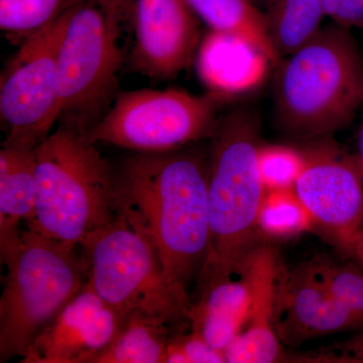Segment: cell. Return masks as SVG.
Listing matches in <instances>:
<instances>
[{"instance_id": "obj_20", "label": "cell", "mask_w": 363, "mask_h": 363, "mask_svg": "<svg viewBox=\"0 0 363 363\" xmlns=\"http://www.w3.org/2000/svg\"><path fill=\"white\" fill-rule=\"evenodd\" d=\"M264 16L274 50L283 59L307 44L325 16L321 0H267Z\"/></svg>"}, {"instance_id": "obj_10", "label": "cell", "mask_w": 363, "mask_h": 363, "mask_svg": "<svg viewBox=\"0 0 363 363\" xmlns=\"http://www.w3.org/2000/svg\"><path fill=\"white\" fill-rule=\"evenodd\" d=\"M294 192L313 220L334 233L341 247L363 226V172L358 157L335 150L306 155Z\"/></svg>"}, {"instance_id": "obj_24", "label": "cell", "mask_w": 363, "mask_h": 363, "mask_svg": "<svg viewBox=\"0 0 363 363\" xmlns=\"http://www.w3.org/2000/svg\"><path fill=\"white\" fill-rule=\"evenodd\" d=\"M306 164V155L285 145H264L259 150V169L267 191L294 190Z\"/></svg>"}, {"instance_id": "obj_8", "label": "cell", "mask_w": 363, "mask_h": 363, "mask_svg": "<svg viewBox=\"0 0 363 363\" xmlns=\"http://www.w3.org/2000/svg\"><path fill=\"white\" fill-rule=\"evenodd\" d=\"M220 95L203 96L179 89L121 91L111 108L85 131L90 143L136 152H169L211 138Z\"/></svg>"}, {"instance_id": "obj_12", "label": "cell", "mask_w": 363, "mask_h": 363, "mask_svg": "<svg viewBox=\"0 0 363 363\" xmlns=\"http://www.w3.org/2000/svg\"><path fill=\"white\" fill-rule=\"evenodd\" d=\"M124 319L84 285L40 332L21 362L93 363L116 337Z\"/></svg>"}, {"instance_id": "obj_13", "label": "cell", "mask_w": 363, "mask_h": 363, "mask_svg": "<svg viewBox=\"0 0 363 363\" xmlns=\"http://www.w3.org/2000/svg\"><path fill=\"white\" fill-rule=\"evenodd\" d=\"M279 253L269 245H257L238 269L252 292L247 324L227 346L229 363H269L283 358L281 341L274 329L279 279L283 274Z\"/></svg>"}, {"instance_id": "obj_6", "label": "cell", "mask_w": 363, "mask_h": 363, "mask_svg": "<svg viewBox=\"0 0 363 363\" xmlns=\"http://www.w3.org/2000/svg\"><path fill=\"white\" fill-rule=\"evenodd\" d=\"M135 0H77L69 9L59 51L62 114L87 131L105 116L118 93L123 40L133 23Z\"/></svg>"}, {"instance_id": "obj_22", "label": "cell", "mask_w": 363, "mask_h": 363, "mask_svg": "<svg viewBox=\"0 0 363 363\" xmlns=\"http://www.w3.org/2000/svg\"><path fill=\"white\" fill-rule=\"evenodd\" d=\"M311 215L294 190L267 191L260 206L259 233L272 238H286L311 228Z\"/></svg>"}, {"instance_id": "obj_18", "label": "cell", "mask_w": 363, "mask_h": 363, "mask_svg": "<svg viewBox=\"0 0 363 363\" xmlns=\"http://www.w3.org/2000/svg\"><path fill=\"white\" fill-rule=\"evenodd\" d=\"M169 324L145 315L125 317L116 337L93 363H164Z\"/></svg>"}, {"instance_id": "obj_17", "label": "cell", "mask_w": 363, "mask_h": 363, "mask_svg": "<svg viewBox=\"0 0 363 363\" xmlns=\"http://www.w3.org/2000/svg\"><path fill=\"white\" fill-rule=\"evenodd\" d=\"M35 150L2 147L0 150V240L20 233V222L28 223L35 216Z\"/></svg>"}, {"instance_id": "obj_1", "label": "cell", "mask_w": 363, "mask_h": 363, "mask_svg": "<svg viewBox=\"0 0 363 363\" xmlns=\"http://www.w3.org/2000/svg\"><path fill=\"white\" fill-rule=\"evenodd\" d=\"M208 180V162L180 150L136 152L117 177L118 212L147 234L167 276L185 293L209 252Z\"/></svg>"}, {"instance_id": "obj_2", "label": "cell", "mask_w": 363, "mask_h": 363, "mask_svg": "<svg viewBox=\"0 0 363 363\" xmlns=\"http://www.w3.org/2000/svg\"><path fill=\"white\" fill-rule=\"evenodd\" d=\"M277 67L274 112L290 135H330L362 109L363 55L350 28L332 21Z\"/></svg>"}, {"instance_id": "obj_7", "label": "cell", "mask_w": 363, "mask_h": 363, "mask_svg": "<svg viewBox=\"0 0 363 363\" xmlns=\"http://www.w3.org/2000/svg\"><path fill=\"white\" fill-rule=\"evenodd\" d=\"M79 247L87 262L85 285L124 318L145 315L169 323L188 319V294L167 276L147 234L121 212Z\"/></svg>"}, {"instance_id": "obj_26", "label": "cell", "mask_w": 363, "mask_h": 363, "mask_svg": "<svg viewBox=\"0 0 363 363\" xmlns=\"http://www.w3.org/2000/svg\"><path fill=\"white\" fill-rule=\"evenodd\" d=\"M325 14L333 23L363 30V0H321Z\"/></svg>"}, {"instance_id": "obj_5", "label": "cell", "mask_w": 363, "mask_h": 363, "mask_svg": "<svg viewBox=\"0 0 363 363\" xmlns=\"http://www.w3.org/2000/svg\"><path fill=\"white\" fill-rule=\"evenodd\" d=\"M76 247L26 229L0 240L6 267L0 298V362L26 351L87 281V262Z\"/></svg>"}, {"instance_id": "obj_27", "label": "cell", "mask_w": 363, "mask_h": 363, "mask_svg": "<svg viewBox=\"0 0 363 363\" xmlns=\"http://www.w3.org/2000/svg\"><path fill=\"white\" fill-rule=\"evenodd\" d=\"M342 247L363 269V226L358 229L357 233H353L350 240L344 243Z\"/></svg>"}, {"instance_id": "obj_16", "label": "cell", "mask_w": 363, "mask_h": 363, "mask_svg": "<svg viewBox=\"0 0 363 363\" xmlns=\"http://www.w3.org/2000/svg\"><path fill=\"white\" fill-rule=\"evenodd\" d=\"M238 274V279L233 276L200 284L201 297L189 306L192 331L223 353L247 324L252 303L250 284Z\"/></svg>"}, {"instance_id": "obj_19", "label": "cell", "mask_w": 363, "mask_h": 363, "mask_svg": "<svg viewBox=\"0 0 363 363\" xmlns=\"http://www.w3.org/2000/svg\"><path fill=\"white\" fill-rule=\"evenodd\" d=\"M210 30L245 38L264 52L272 65L281 58L267 33L264 13L250 0H186Z\"/></svg>"}, {"instance_id": "obj_23", "label": "cell", "mask_w": 363, "mask_h": 363, "mask_svg": "<svg viewBox=\"0 0 363 363\" xmlns=\"http://www.w3.org/2000/svg\"><path fill=\"white\" fill-rule=\"evenodd\" d=\"M315 278L324 286L336 302L363 322V269L359 266L344 264L317 257L306 262Z\"/></svg>"}, {"instance_id": "obj_4", "label": "cell", "mask_w": 363, "mask_h": 363, "mask_svg": "<svg viewBox=\"0 0 363 363\" xmlns=\"http://www.w3.org/2000/svg\"><path fill=\"white\" fill-rule=\"evenodd\" d=\"M35 156L37 205L28 229L77 247L116 218L117 178L84 130L60 123Z\"/></svg>"}, {"instance_id": "obj_21", "label": "cell", "mask_w": 363, "mask_h": 363, "mask_svg": "<svg viewBox=\"0 0 363 363\" xmlns=\"http://www.w3.org/2000/svg\"><path fill=\"white\" fill-rule=\"evenodd\" d=\"M77 0H0V28L11 44L21 45L54 23Z\"/></svg>"}, {"instance_id": "obj_15", "label": "cell", "mask_w": 363, "mask_h": 363, "mask_svg": "<svg viewBox=\"0 0 363 363\" xmlns=\"http://www.w3.org/2000/svg\"><path fill=\"white\" fill-rule=\"evenodd\" d=\"M271 64L259 48L233 33L210 30L196 52L198 75L211 92L240 94L260 84Z\"/></svg>"}, {"instance_id": "obj_28", "label": "cell", "mask_w": 363, "mask_h": 363, "mask_svg": "<svg viewBox=\"0 0 363 363\" xmlns=\"http://www.w3.org/2000/svg\"><path fill=\"white\" fill-rule=\"evenodd\" d=\"M358 159L362 164L363 172V107L362 114V121H360L359 130H358Z\"/></svg>"}, {"instance_id": "obj_3", "label": "cell", "mask_w": 363, "mask_h": 363, "mask_svg": "<svg viewBox=\"0 0 363 363\" xmlns=\"http://www.w3.org/2000/svg\"><path fill=\"white\" fill-rule=\"evenodd\" d=\"M208 162L210 247L199 284L236 276L259 245L257 218L267 190L259 169L260 123L240 109L219 118Z\"/></svg>"}, {"instance_id": "obj_25", "label": "cell", "mask_w": 363, "mask_h": 363, "mask_svg": "<svg viewBox=\"0 0 363 363\" xmlns=\"http://www.w3.org/2000/svg\"><path fill=\"white\" fill-rule=\"evenodd\" d=\"M225 355L215 350L202 336L191 331L169 339L164 363H222Z\"/></svg>"}, {"instance_id": "obj_14", "label": "cell", "mask_w": 363, "mask_h": 363, "mask_svg": "<svg viewBox=\"0 0 363 363\" xmlns=\"http://www.w3.org/2000/svg\"><path fill=\"white\" fill-rule=\"evenodd\" d=\"M363 322L339 304L306 264L279 279L274 329L281 342L298 344L362 327Z\"/></svg>"}, {"instance_id": "obj_11", "label": "cell", "mask_w": 363, "mask_h": 363, "mask_svg": "<svg viewBox=\"0 0 363 363\" xmlns=\"http://www.w3.org/2000/svg\"><path fill=\"white\" fill-rule=\"evenodd\" d=\"M200 18L186 0H135L131 66L152 79H171L194 59Z\"/></svg>"}, {"instance_id": "obj_9", "label": "cell", "mask_w": 363, "mask_h": 363, "mask_svg": "<svg viewBox=\"0 0 363 363\" xmlns=\"http://www.w3.org/2000/svg\"><path fill=\"white\" fill-rule=\"evenodd\" d=\"M69 9L18 45L2 71L0 119L6 133L2 147L35 150L61 118L58 59Z\"/></svg>"}]
</instances>
